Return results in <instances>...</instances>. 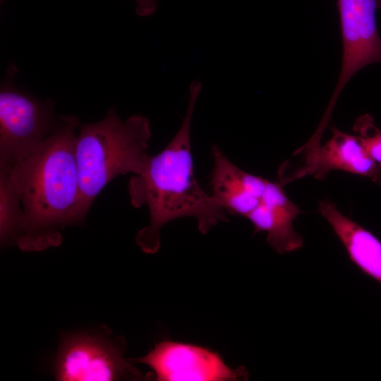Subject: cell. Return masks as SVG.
Returning a JSON list of instances; mask_svg holds the SVG:
<instances>
[{
  "instance_id": "cell-12",
  "label": "cell",
  "mask_w": 381,
  "mask_h": 381,
  "mask_svg": "<svg viewBox=\"0 0 381 381\" xmlns=\"http://www.w3.org/2000/svg\"><path fill=\"white\" fill-rule=\"evenodd\" d=\"M352 130L370 158L381 165V130L376 126L373 117L369 114L358 116Z\"/></svg>"
},
{
  "instance_id": "cell-4",
  "label": "cell",
  "mask_w": 381,
  "mask_h": 381,
  "mask_svg": "<svg viewBox=\"0 0 381 381\" xmlns=\"http://www.w3.org/2000/svg\"><path fill=\"white\" fill-rule=\"evenodd\" d=\"M126 343L110 330L64 334L53 363L62 381L139 380L145 377L123 357Z\"/></svg>"
},
{
  "instance_id": "cell-8",
  "label": "cell",
  "mask_w": 381,
  "mask_h": 381,
  "mask_svg": "<svg viewBox=\"0 0 381 381\" xmlns=\"http://www.w3.org/2000/svg\"><path fill=\"white\" fill-rule=\"evenodd\" d=\"M135 361L149 366L159 381H231L248 377L245 368H231L217 353L170 341L157 344Z\"/></svg>"
},
{
  "instance_id": "cell-2",
  "label": "cell",
  "mask_w": 381,
  "mask_h": 381,
  "mask_svg": "<svg viewBox=\"0 0 381 381\" xmlns=\"http://www.w3.org/2000/svg\"><path fill=\"white\" fill-rule=\"evenodd\" d=\"M200 90V81L190 84L186 112L179 131L159 153L150 157L143 171L133 174L128 183L131 205L136 208L146 205L149 210L150 223L135 238L138 246L147 254L157 252L159 231L172 220L193 217L202 234L219 222L228 221L227 212L201 188L194 176L190 126Z\"/></svg>"
},
{
  "instance_id": "cell-6",
  "label": "cell",
  "mask_w": 381,
  "mask_h": 381,
  "mask_svg": "<svg viewBox=\"0 0 381 381\" xmlns=\"http://www.w3.org/2000/svg\"><path fill=\"white\" fill-rule=\"evenodd\" d=\"M332 136L325 143L308 140L297 150L294 166L282 164L279 182L285 185L311 176L323 179L331 171L339 170L366 177L381 185V165L367 153L359 138L334 127Z\"/></svg>"
},
{
  "instance_id": "cell-3",
  "label": "cell",
  "mask_w": 381,
  "mask_h": 381,
  "mask_svg": "<svg viewBox=\"0 0 381 381\" xmlns=\"http://www.w3.org/2000/svg\"><path fill=\"white\" fill-rule=\"evenodd\" d=\"M150 121L133 115L123 121L110 109L99 121L80 124L75 142L81 207L86 217L102 189L121 174H140L150 157Z\"/></svg>"
},
{
  "instance_id": "cell-10",
  "label": "cell",
  "mask_w": 381,
  "mask_h": 381,
  "mask_svg": "<svg viewBox=\"0 0 381 381\" xmlns=\"http://www.w3.org/2000/svg\"><path fill=\"white\" fill-rule=\"evenodd\" d=\"M279 181H267L258 205L246 217L255 232H266L270 246L280 254L300 249L302 236L294 228V221L301 213L286 195Z\"/></svg>"
},
{
  "instance_id": "cell-11",
  "label": "cell",
  "mask_w": 381,
  "mask_h": 381,
  "mask_svg": "<svg viewBox=\"0 0 381 381\" xmlns=\"http://www.w3.org/2000/svg\"><path fill=\"white\" fill-rule=\"evenodd\" d=\"M318 211L332 226L351 262L365 274L381 284V241L344 215L329 200L319 202Z\"/></svg>"
},
{
  "instance_id": "cell-1",
  "label": "cell",
  "mask_w": 381,
  "mask_h": 381,
  "mask_svg": "<svg viewBox=\"0 0 381 381\" xmlns=\"http://www.w3.org/2000/svg\"><path fill=\"white\" fill-rule=\"evenodd\" d=\"M80 124L75 116H60L33 153L0 167V209L18 222L16 245L22 250L56 247L66 226L84 223L75 157Z\"/></svg>"
},
{
  "instance_id": "cell-9",
  "label": "cell",
  "mask_w": 381,
  "mask_h": 381,
  "mask_svg": "<svg viewBox=\"0 0 381 381\" xmlns=\"http://www.w3.org/2000/svg\"><path fill=\"white\" fill-rule=\"evenodd\" d=\"M212 155V195L227 212L246 218L260 203L268 180L238 167L217 145Z\"/></svg>"
},
{
  "instance_id": "cell-7",
  "label": "cell",
  "mask_w": 381,
  "mask_h": 381,
  "mask_svg": "<svg viewBox=\"0 0 381 381\" xmlns=\"http://www.w3.org/2000/svg\"><path fill=\"white\" fill-rule=\"evenodd\" d=\"M342 38L341 68L325 111L332 114L340 93L363 67L381 62V38L375 13L381 0H337Z\"/></svg>"
},
{
  "instance_id": "cell-5",
  "label": "cell",
  "mask_w": 381,
  "mask_h": 381,
  "mask_svg": "<svg viewBox=\"0 0 381 381\" xmlns=\"http://www.w3.org/2000/svg\"><path fill=\"white\" fill-rule=\"evenodd\" d=\"M17 73L11 65L0 90V167H10L33 153L55 130L52 100H40L13 85Z\"/></svg>"
},
{
  "instance_id": "cell-13",
  "label": "cell",
  "mask_w": 381,
  "mask_h": 381,
  "mask_svg": "<svg viewBox=\"0 0 381 381\" xmlns=\"http://www.w3.org/2000/svg\"><path fill=\"white\" fill-rule=\"evenodd\" d=\"M135 2V11L140 16L152 15L157 8L156 0H134Z\"/></svg>"
}]
</instances>
